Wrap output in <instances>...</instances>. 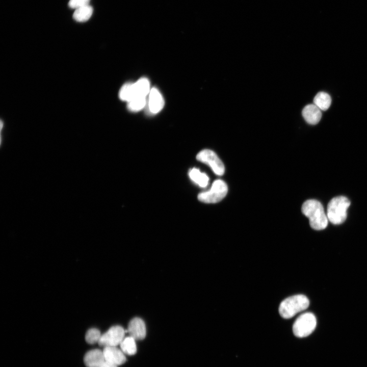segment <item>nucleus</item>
I'll return each instance as SVG.
<instances>
[{
    "mask_svg": "<svg viewBox=\"0 0 367 367\" xmlns=\"http://www.w3.org/2000/svg\"><path fill=\"white\" fill-rule=\"evenodd\" d=\"M302 213L309 219L312 228L317 230L325 229L328 219L321 203L315 199L305 201L302 206Z\"/></svg>",
    "mask_w": 367,
    "mask_h": 367,
    "instance_id": "1",
    "label": "nucleus"
},
{
    "mask_svg": "<svg viewBox=\"0 0 367 367\" xmlns=\"http://www.w3.org/2000/svg\"><path fill=\"white\" fill-rule=\"evenodd\" d=\"M150 90L149 80L142 77L135 83L124 84L119 90V97L121 100L127 102L136 97H147Z\"/></svg>",
    "mask_w": 367,
    "mask_h": 367,
    "instance_id": "2",
    "label": "nucleus"
},
{
    "mask_svg": "<svg viewBox=\"0 0 367 367\" xmlns=\"http://www.w3.org/2000/svg\"><path fill=\"white\" fill-rule=\"evenodd\" d=\"M309 301L305 295L299 294L283 300L279 307V313L284 319H290L308 308Z\"/></svg>",
    "mask_w": 367,
    "mask_h": 367,
    "instance_id": "3",
    "label": "nucleus"
},
{
    "mask_svg": "<svg viewBox=\"0 0 367 367\" xmlns=\"http://www.w3.org/2000/svg\"><path fill=\"white\" fill-rule=\"evenodd\" d=\"M350 205V201L345 196L332 198L327 206L326 214L328 221L333 224L343 223L347 218V212Z\"/></svg>",
    "mask_w": 367,
    "mask_h": 367,
    "instance_id": "4",
    "label": "nucleus"
},
{
    "mask_svg": "<svg viewBox=\"0 0 367 367\" xmlns=\"http://www.w3.org/2000/svg\"><path fill=\"white\" fill-rule=\"evenodd\" d=\"M228 187L221 179L215 180L210 189L199 193L198 199L203 203H215L222 200L226 195Z\"/></svg>",
    "mask_w": 367,
    "mask_h": 367,
    "instance_id": "5",
    "label": "nucleus"
},
{
    "mask_svg": "<svg viewBox=\"0 0 367 367\" xmlns=\"http://www.w3.org/2000/svg\"><path fill=\"white\" fill-rule=\"evenodd\" d=\"M317 320L311 312L303 313L295 321L293 326L294 335L298 337H305L309 335L315 329Z\"/></svg>",
    "mask_w": 367,
    "mask_h": 367,
    "instance_id": "6",
    "label": "nucleus"
},
{
    "mask_svg": "<svg viewBox=\"0 0 367 367\" xmlns=\"http://www.w3.org/2000/svg\"><path fill=\"white\" fill-rule=\"evenodd\" d=\"M196 159L208 165L216 175L221 176L225 172V167L217 154L210 149H203L196 155Z\"/></svg>",
    "mask_w": 367,
    "mask_h": 367,
    "instance_id": "7",
    "label": "nucleus"
},
{
    "mask_svg": "<svg viewBox=\"0 0 367 367\" xmlns=\"http://www.w3.org/2000/svg\"><path fill=\"white\" fill-rule=\"evenodd\" d=\"M124 335L125 331L122 327L114 326L101 334L98 344L103 348L117 347L120 345L124 338Z\"/></svg>",
    "mask_w": 367,
    "mask_h": 367,
    "instance_id": "8",
    "label": "nucleus"
},
{
    "mask_svg": "<svg viewBox=\"0 0 367 367\" xmlns=\"http://www.w3.org/2000/svg\"><path fill=\"white\" fill-rule=\"evenodd\" d=\"M165 104L163 96L160 91L155 87L151 88L147 96L146 108L150 115L159 113L164 108Z\"/></svg>",
    "mask_w": 367,
    "mask_h": 367,
    "instance_id": "9",
    "label": "nucleus"
},
{
    "mask_svg": "<svg viewBox=\"0 0 367 367\" xmlns=\"http://www.w3.org/2000/svg\"><path fill=\"white\" fill-rule=\"evenodd\" d=\"M128 332L129 336L135 340L144 339L146 334V329L144 322L139 318H134L130 320L128 325Z\"/></svg>",
    "mask_w": 367,
    "mask_h": 367,
    "instance_id": "10",
    "label": "nucleus"
},
{
    "mask_svg": "<svg viewBox=\"0 0 367 367\" xmlns=\"http://www.w3.org/2000/svg\"><path fill=\"white\" fill-rule=\"evenodd\" d=\"M102 351L106 361L117 366L124 363L126 360L125 354L117 347H106Z\"/></svg>",
    "mask_w": 367,
    "mask_h": 367,
    "instance_id": "11",
    "label": "nucleus"
},
{
    "mask_svg": "<svg viewBox=\"0 0 367 367\" xmlns=\"http://www.w3.org/2000/svg\"><path fill=\"white\" fill-rule=\"evenodd\" d=\"M105 361L103 351L97 349L87 352L84 357L87 367H100Z\"/></svg>",
    "mask_w": 367,
    "mask_h": 367,
    "instance_id": "12",
    "label": "nucleus"
},
{
    "mask_svg": "<svg viewBox=\"0 0 367 367\" xmlns=\"http://www.w3.org/2000/svg\"><path fill=\"white\" fill-rule=\"evenodd\" d=\"M302 116L305 120L309 124L315 125L321 119V110L314 104L306 106L302 110Z\"/></svg>",
    "mask_w": 367,
    "mask_h": 367,
    "instance_id": "13",
    "label": "nucleus"
},
{
    "mask_svg": "<svg viewBox=\"0 0 367 367\" xmlns=\"http://www.w3.org/2000/svg\"><path fill=\"white\" fill-rule=\"evenodd\" d=\"M189 176L194 182L200 187L205 188L208 184V176L205 173L201 172L198 169L194 168L191 169L189 172Z\"/></svg>",
    "mask_w": 367,
    "mask_h": 367,
    "instance_id": "14",
    "label": "nucleus"
},
{
    "mask_svg": "<svg viewBox=\"0 0 367 367\" xmlns=\"http://www.w3.org/2000/svg\"><path fill=\"white\" fill-rule=\"evenodd\" d=\"M93 8L89 5L75 9L73 18L78 22H84L90 19L93 13Z\"/></svg>",
    "mask_w": 367,
    "mask_h": 367,
    "instance_id": "15",
    "label": "nucleus"
},
{
    "mask_svg": "<svg viewBox=\"0 0 367 367\" xmlns=\"http://www.w3.org/2000/svg\"><path fill=\"white\" fill-rule=\"evenodd\" d=\"M331 103L330 96L324 92H319L313 99V104L323 111L327 110L330 106Z\"/></svg>",
    "mask_w": 367,
    "mask_h": 367,
    "instance_id": "16",
    "label": "nucleus"
},
{
    "mask_svg": "<svg viewBox=\"0 0 367 367\" xmlns=\"http://www.w3.org/2000/svg\"><path fill=\"white\" fill-rule=\"evenodd\" d=\"M120 347L125 354L133 355L137 352L136 340L130 336L124 337L120 344Z\"/></svg>",
    "mask_w": 367,
    "mask_h": 367,
    "instance_id": "17",
    "label": "nucleus"
},
{
    "mask_svg": "<svg viewBox=\"0 0 367 367\" xmlns=\"http://www.w3.org/2000/svg\"><path fill=\"white\" fill-rule=\"evenodd\" d=\"M147 97H139L132 99L127 102V109L130 112H137L146 108Z\"/></svg>",
    "mask_w": 367,
    "mask_h": 367,
    "instance_id": "18",
    "label": "nucleus"
},
{
    "mask_svg": "<svg viewBox=\"0 0 367 367\" xmlns=\"http://www.w3.org/2000/svg\"><path fill=\"white\" fill-rule=\"evenodd\" d=\"M100 331L96 328H91L89 329L85 335L86 341L90 344L98 343L101 337Z\"/></svg>",
    "mask_w": 367,
    "mask_h": 367,
    "instance_id": "19",
    "label": "nucleus"
},
{
    "mask_svg": "<svg viewBox=\"0 0 367 367\" xmlns=\"http://www.w3.org/2000/svg\"><path fill=\"white\" fill-rule=\"evenodd\" d=\"M90 0H69L68 5L72 9H76L80 7L89 5Z\"/></svg>",
    "mask_w": 367,
    "mask_h": 367,
    "instance_id": "20",
    "label": "nucleus"
},
{
    "mask_svg": "<svg viewBox=\"0 0 367 367\" xmlns=\"http://www.w3.org/2000/svg\"><path fill=\"white\" fill-rule=\"evenodd\" d=\"M100 367H118V366L115 364L105 361Z\"/></svg>",
    "mask_w": 367,
    "mask_h": 367,
    "instance_id": "21",
    "label": "nucleus"
}]
</instances>
